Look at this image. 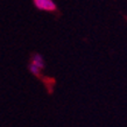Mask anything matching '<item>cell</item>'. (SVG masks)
<instances>
[{
    "label": "cell",
    "instance_id": "cell-1",
    "mask_svg": "<svg viewBox=\"0 0 127 127\" xmlns=\"http://www.w3.org/2000/svg\"><path fill=\"white\" fill-rule=\"evenodd\" d=\"M33 4L39 11L42 12H55L57 9V5L54 0H33Z\"/></svg>",
    "mask_w": 127,
    "mask_h": 127
},
{
    "label": "cell",
    "instance_id": "cell-2",
    "mask_svg": "<svg viewBox=\"0 0 127 127\" xmlns=\"http://www.w3.org/2000/svg\"><path fill=\"white\" fill-rule=\"evenodd\" d=\"M32 63H34L35 65H37L40 69H43L44 65H46V62H44V58H43L42 55L40 54H35L32 58Z\"/></svg>",
    "mask_w": 127,
    "mask_h": 127
},
{
    "label": "cell",
    "instance_id": "cell-3",
    "mask_svg": "<svg viewBox=\"0 0 127 127\" xmlns=\"http://www.w3.org/2000/svg\"><path fill=\"white\" fill-rule=\"evenodd\" d=\"M28 69H29L32 75H34L36 77H39L40 75H41V70H42V69H40L37 65H35L34 63H32V62H31V64H29V66H28Z\"/></svg>",
    "mask_w": 127,
    "mask_h": 127
}]
</instances>
